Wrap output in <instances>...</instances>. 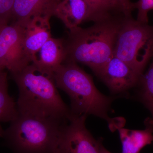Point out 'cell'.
<instances>
[{"mask_svg":"<svg viewBox=\"0 0 153 153\" xmlns=\"http://www.w3.org/2000/svg\"><path fill=\"white\" fill-rule=\"evenodd\" d=\"M53 78L57 88L69 97L72 114L98 117L106 121L111 131L123 127L125 122L123 118H111L108 115L112 97L101 93L92 77L77 63L64 61L55 71Z\"/></svg>","mask_w":153,"mask_h":153,"instance_id":"obj_3","label":"cell"},{"mask_svg":"<svg viewBox=\"0 0 153 153\" xmlns=\"http://www.w3.org/2000/svg\"><path fill=\"white\" fill-rule=\"evenodd\" d=\"M89 13L91 21L99 22L120 15H124L114 0H83Z\"/></svg>","mask_w":153,"mask_h":153,"instance_id":"obj_15","label":"cell"},{"mask_svg":"<svg viewBox=\"0 0 153 153\" xmlns=\"http://www.w3.org/2000/svg\"><path fill=\"white\" fill-rule=\"evenodd\" d=\"M61 0H14L13 19L25 25L36 17L51 19L56 6Z\"/></svg>","mask_w":153,"mask_h":153,"instance_id":"obj_11","label":"cell"},{"mask_svg":"<svg viewBox=\"0 0 153 153\" xmlns=\"http://www.w3.org/2000/svg\"><path fill=\"white\" fill-rule=\"evenodd\" d=\"M132 7L133 10H137V21L148 23V13L153 10V0H138L136 2L132 3Z\"/></svg>","mask_w":153,"mask_h":153,"instance_id":"obj_17","label":"cell"},{"mask_svg":"<svg viewBox=\"0 0 153 153\" xmlns=\"http://www.w3.org/2000/svg\"><path fill=\"white\" fill-rule=\"evenodd\" d=\"M19 114L16 102L8 93L7 73L3 71L0 74V137L4 133L1 123H11Z\"/></svg>","mask_w":153,"mask_h":153,"instance_id":"obj_14","label":"cell"},{"mask_svg":"<svg viewBox=\"0 0 153 153\" xmlns=\"http://www.w3.org/2000/svg\"><path fill=\"white\" fill-rule=\"evenodd\" d=\"M14 0H0V24H8L13 19Z\"/></svg>","mask_w":153,"mask_h":153,"instance_id":"obj_18","label":"cell"},{"mask_svg":"<svg viewBox=\"0 0 153 153\" xmlns=\"http://www.w3.org/2000/svg\"><path fill=\"white\" fill-rule=\"evenodd\" d=\"M140 81L142 85L141 97L143 102L152 114L153 119V57L147 72L144 76H141Z\"/></svg>","mask_w":153,"mask_h":153,"instance_id":"obj_16","label":"cell"},{"mask_svg":"<svg viewBox=\"0 0 153 153\" xmlns=\"http://www.w3.org/2000/svg\"><path fill=\"white\" fill-rule=\"evenodd\" d=\"M141 76L114 55L98 76L114 94L124 92L134 87L139 82Z\"/></svg>","mask_w":153,"mask_h":153,"instance_id":"obj_8","label":"cell"},{"mask_svg":"<svg viewBox=\"0 0 153 153\" xmlns=\"http://www.w3.org/2000/svg\"><path fill=\"white\" fill-rule=\"evenodd\" d=\"M10 74L19 89L16 103L20 114L62 122L70 117V108L60 97L53 76L42 72L32 63Z\"/></svg>","mask_w":153,"mask_h":153,"instance_id":"obj_1","label":"cell"},{"mask_svg":"<svg viewBox=\"0 0 153 153\" xmlns=\"http://www.w3.org/2000/svg\"><path fill=\"white\" fill-rule=\"evenodd\" d=\"M146 120L149 123H150L152 124L153 125V118H148Z\"/></svg>","mask_w":153,"mask_h":153,"instance_id":"obj_21","label":"cell"},{"mask_svg":"<svg viewBox=\"0 0 153 153\" xmlns=\"http://www.w3.org/2000/svg\"><path fill=\"white\" fill-rule=\"evenodd\" d=\"M23 35V27L16 22L0 24V66L10 73L31 63L24 52Z\"/></svg>","mask_w":153,"mask_h":153,"instance_id":"obj_7","label":"cell"},{"mask_svg":"<svg viewBox=\"0 0 153 153\" xmlns=\"http://www.w3.org/2000/svg\"><path fill=\"white\" fill-rule=\"evenodd\" d=\"M123 15L94 22L91 27L69 30L64 61L88 66L97 76L114 55Z\"/></svg>","mask_w":153,"mask_h":153,"instance_id":"obj_2","label":"cell"},{"mask_svg":"<svg viewBox=\"0 0 153 153\" xmlns=\"http://www.w3.org/2000/svg\"><path fill=\"white\" fill-rule=\"evenodd\" d=\"M65 122L19 114L4 130V145L13 153H57Z\"/></svg>","mask_w":153,"mask_h":153,"instance_id":"obj_4","label":"cell"},{"mask_svg":"<svg viewBox=\"0 0 153 153\" xmlns=\"http://www.w3.org/2000/svg\"><path fill=\"white\" fill-rule=\"evenodd\" d=\"M53 16L60 19L69 30L78 27L82 22L91 21L89 10L83 0H61Z\"/></svg>","mask_w":153,"mask_h":153,"instance_id":"obj_12","label":"cell"},{"mask_svg":"<svg viewBox=\"0 0 153 153\" xmlns=\"http://www.w3.org/2000/svg\"><path fill=\"white\" fill-rule=\"evenodd\" d=\"M49 20L48 18L36 17L22 25L24 52L31 63L33 54L52 37Z\"/></svg>","mask_w":153,"mask_h":153,"instance_id":"obj_10","label":"cell"},{"mask_svg":"<svg viewBox=\"0 0 153 153\" xmlns=\"http://www.w3.org/2000/svg\"><path fill=\"white\" fill-rule=\"evenodd\" d=\"M114 55L140 76L153 57V26L132 16L125 17L117 39Z\"/></svg>","mask_w":153,"mask_h":153,"instance_id":"obj_5","label":"cell"},{"mask_svg":"<svg viewBox=\"0 0 153 153\" xmlns=\"http://www.w3.org/2000/svg\"><path fill=\"white\" fill-rule=\"evenodd\" d=\"M100 153H111L106 149L104 147V146L102 143V141L101 142L100 145Z\"/></svg>","mask_w":153,"mask_h":153,"instance_id":"obj_20","label":"cell"},{"mask_svg":"<svg viewBox=\"0 0 153 153\" xmlns=\"http://www.w3.org/2000/svg\"><path fill=\"white\" fill-rule=\"evenodd\" d=\"M66 58L64 41L51 37L31 57V63L42 72L53 76Z\"/></svg>","mask_w":153,"mask_h":153,"instance_id":"obj_9","label":"cell"},{"mask_svg":"<svg viewBox=\"0 0 153 153\" xmlns=\"http://www.w3.org/2000/svg\"><path fill=\"white\" fill-rule=\"evenodd\" d=\"M3 71H4V69H3V68L0 66V74H1V73H2Z\"/></svg>","mask_w":153,"mask_h":153,"instance_id":"obj_22","label":"cell"},{"mask_svg":"<svg viewBox=\"0 0 153 153\" xmlns=\"http://www.w3.org/2000/svg\"><path fill=\"white\" fill-rule=\"evenodd\" d=\"M142 130L123 128L117 130L122 146V153H140L146 146L153 143V125L146 120Z\"/></svg>","mask_w":153,"mask_h":153,"instance_id":"obj_13","label":"cell"},{"mask_svg":"<svg viewBox=\"0 0 153 153\" xmlns=\"http://www.w3.org/2000/svg\"><path fill=\"white\" fill-rule=\"evenodd\" d=\"M87 116L71 114L61 127L57 153H100L102 140H96L86 128Z\"/></svg>","mask_w":153,"mask_h":153,"instance_id":"obj_6","label":"cell"},{"mask_svg":"<svg viewBox=\"0 0 153 153\" xmlns=\"http://www.w3.org/2000/svg\"><path fill=\"white\" fill-rule=\"evenodd\" d=\"M120 7L123 13L126 17L131 16V12L133 10L132 2L130 0H114Z\"/></svg>","mask_w":153,"mask_h":153,"instance_id":"obj_19","label":"cell"}]
</instances>
